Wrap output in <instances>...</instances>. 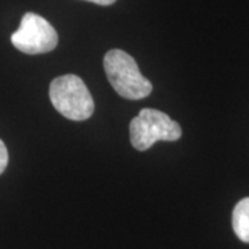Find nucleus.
<instances>
[{
	"mask_svg": "<svg viewBox=\"0 0 249 249\" xmlns=\"http://www.w3.org/2000/svg\"><path fill=\"white\" fill-rule=\"evenodd\" d=\"M50 101L54 108L71 121H86L94 112V101L85 82L76 75H62L50 85Z\"/></svg>",
	"mask_w": 249,
	"mask_h": 249,
	"instance_id": "nucleus-2",
	"label": "nucleus"
},
{
	"mask_svg": "<svg viewBox=\"0 0 249 249\" xmlns=\"http://www.w3.org/2000/svg\"><path fill=\"white\" fill-rule=\"evenodd\" d=\"M9 163V151L3 140H0V175L6 170Z\"/></svg>",
	"mask_w": 249,
	"mask_h": 249,
	"instance_id": "nucleus-6",
	"label": "nucleus"
},
{
	"mask_svg": "<svg viewBox=\"0 0 249 249\" xmlns=\"http://www.w3.org/2000/svg\"><path fill=\"white\" fill-rule=\"evenodd\" d=\"M86 1H91V3L100 4V6H109V4H114L116 0H86Z\"/></svg>",
	"mask_w": 249,
	"mask_h": 249,
	"instance_id": "nucleus-7",
	"label": "nucleus"
},
{
	"mask_svg": "<svg viewBox=\"0 0 249 249\" xmlns=\"http://www.w3.org/2000/svg\"><path fill=\"white\" fill-rule=\"evenodd\" d=\"M13 46L25 54H43L58 45V35L53 25L35 13H27L17 31L11 35Z\"/></svg>",
	"mask_w": 249,
	"mask_h": 249,
	"instance_id": "nucleus-4",
	"label": "nucleus"
},
{
	"mask_svg": "<svg viewBox=\"0 0 249 249\" xmlns=\"http://www.w3.org/2000/svg\"><path fill=\"white\" fill-rule=\"evenodd\" d=\"M232 230L242 242L249 244V196L241 199L232 211Z\"/></svg>",
	"mask_w": 249,
	"mask_h": 249,
	"instance_id": "nucleus-5",
	"label": "nucleus"
},
{
	"mask_svg": "<svg viewBox=\"0 0 249 249\" xmlns=\"http://www.w3.org/2000/svg\"><path fill=\"white\" fill-rule=\"evenodd\" d=\"M104 70L116 93L127 100H142L150 96L152 85L144 78L130 54L112 49L104 57Z\"/></svg>",
	"mask_w": 249,
	"mask_h": 249,
	"instance_id": "nucleus-1",
	"label": "nucleus"
},
{
	"mask_svg": "<svg viewBox=\"0 0 249 249\" xmlns=\"http://www.w3.org/2000/svg\"><path fill=\"white\" fill-rule=\"evenodd\" d=\"M180 137V124L154 108L142 109L130 122V142L137 151H145L157 142H176Z\"/></svg>",
	"mask_w": 249,
	"mask_h": 249,
	"instance_id": "nucleus-3",
	"label": "nucleus"
}]
</instances>
